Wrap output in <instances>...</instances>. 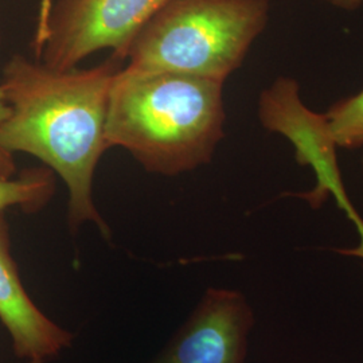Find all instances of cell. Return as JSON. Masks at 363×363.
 <instances>
[{"instance_id":"1","label":"cell","mask_w":363,"mask_h":363,"mask_svg":"<svg viewBox=\"0 0 363 363\" xmlns=\"http://www.w3.org/2000/svg\"><path fill=\"white\" fill-rule=\"evenodd\" d=\"M120 62L112 57L86 70H57L39 60L13 55L0 82L10 106L0 144L11 154L38 157L58 174L69 191V228L76 232L91 222L106 240L111 232L93 201V177L109 148L105 125Z\"/></svg>"},{"instance_id":"2","label":"cell","mask_w":363,"mask_h":363,"mask_svg":"<svg viewBox=\"0 0 363 363\" xmlns=\"http://www.w3.org/2000/svg\"><path fill=\"white\" fill-rule=\"evenodd\" d=\"M223 84L172 72L121 67L113 79L105 139L144 169L177 175L210 162L223 138Z\"/></svg>"},{"instance_id":"3","label":"cell","mask_w":363,"mask_h":363,"mask_svg":"<svg viewBox=\"0 0 363 363\" xmlns=\"http://www.w3.org/2000/svg\"><path fill=\"white\" fill-rule=\"evenodd\" d=\"M268 0H171L130 43L124 67L225 82L267 26Z\"/></svg>"},{"instance_id":"4","label":"cell","mask_w":363,"mask_h":363,"mask_svg":"<svg viewBox=\"0 0 363 363\" xmlns=\"http://www.w3.org/2000/svg\"><path fill=\"white\" fill-rule=\"evenodd\" d=\"M171 0H61L52 6L39 60L57 70L112 49L124 61L130 43Z\"/></svg>"},{"instance_id":"5","label":"cell","mask_w":363,"mask_h":363,"mask_svg":"<svg viewBox=\"0 0 363 363\" xmlns=\"http://www.w3.org/2000/svg\"><path fill=\"white\" fill-rule=\"evenodd\" d=\"M259 116L267 130L281 133L292 143L301 166L313 169L316 187L306 195L320 205L333 195L339 208L350 218L357 213L345 190L337 160V145L328 128L325 113H316L303 104L298 84L292 78H279L261 93Z\"/></svg>"},{"instance_id":"6","label":"cell","mask_w":363,"mask_h":363,"mask_svg":"<svg viewBox=\"0 0 363 363\" xmlns=\"http://www.w3.org/2000/svg\"><path fill=\"white\" fill-rule=\"evenodd\" d=\"M256 325L247 296L233 288H208L163 349L147 363H247Z\"/></svg>"},{"instance_id":"7","label":"cell","mask_w":363,"mask_h":363,"mask_svg":"<svg viewBox=\"0 0 363 363\" xmlns=\"http://www.w3.org/2000/svg\"><path fill=\"white\" fill-rule=\"evenodd\" d=\"M0 322L11 337L13 354L31 363H48L73 345L74 334L39 310L22 284L11 255L4 211H0Z\"/></svg>"},{"instance_id":"8","label":"cell","mask_w":363,"mask_h":363,"mask_svg":"<svg viewBox=\"0 0 363 363\" xmlns=\"http://www.w3.org/2000/svg\"><path fill=\"white\" fill-rule=\"evenodd\" d=\"M55 190L50 169L23 171L18 178H0V211L19 206L26 213H35L48 205Z\"/></svg>"},{"instance_id":"9","label":"cell","mask_w":363,"mask_h":363,"mask_svg":"<svg viewBox=\"0 0 363 363\" xmlns=\"http://www.w3.org/2000/svg\"><path fill=\"white\" fill-rule=\"evenodd\" d=\"M328 128L340 148L363 145V89L349 99L340 100L325 113Z\"/></svg>"},{"instance_id":"10","label":"cell","mask_w":363,"mask_h":363,"mask_svg":"<svg viewBox=\"0 0 363 363\" xmlns=\"http://www.w3.org/2000/svg\"><path fill=\"white\" fill-rule=\"evenodd\" d=\"M10 115V106L7 104L6 96L0 88V130L7 117ZM16 171L15 167V160H13V154L9 152L1 144H0V178L9 179L13 178V174Z\"/></svg>"},{"instance_id":"11","label":"cell","mask_w":363,"mask_h":363,"mask_svg":"<svg viewBox=\"0 0 363 363\" xmlns=\"http://www.w3.org/2000/svg\"><path fill=\"white\" fill-rule=\"evenodd\" d=\"M52 10V0H42L40 11H39L37 34H35V38H34V50H35L37 58L40 57V52H42L43 40H45V35H46V28H48V22H49Z\"/></svg>"},{"instance_id":"12","label":"cell","mask_w":363,"mask_h":363,"mask_svg":"<svg viewBox=\"0 0 363 363\" xmlns=\"http://www.w3.org/2000/svg\"><path fill=\"white\" fill-rule=\"evenodd\" d=\"M351 222L355 225L357 232L359 234V244L355 247L351 249H342L339 250L342 255L345 256H351V257H357V259H363V220L359 214H355L354 217H351Z\"/></svg>"},{"instance_id":"13","label":"cell","mask_w":363,"mask_h":363,"mask_svg":"<svg viewBox=\"0 0 363 363\" xmlns=\"http://www.w3.org/2000/svg\"><path fill=\"white\" fill-rule=\"evenodd\" d=\"M325 1L334 7L342 9V10H349V11L355 10L363 4V0H325Z\"/></svg>"},{"instance_id":"14","label":"cell","mask_w":363,"mask_h":363,"mask_svg":"<svg viewBox=\"0 0 363 363\" xmlns=\"http://www.w3.org/2000/svg\"><path fill=\"white\" fill-rule=\"evenodd\" d=\"M0 39H1V37H0Z\"/></svg>"},{"instance_id":"15","label":"cell","mask_w":363,"mask_h":363,"mask_svg":"<svg viewBox=\"0 0 363 363\" xmlns=\"http://www.w3.org/2000/svg\"><path fill=\"white\" fill-rule=\"evenodd\" d=\"M27 363H31V362H27Z\"/></svg>"},{"instance_id":"16","label":"cell","mask_w":363,"mask_h":363,"mask_svg":"<svg viewBox=\"0 0 363 363\" xmlns=\"http://www.w3.org/2000/svg\"><path fill=\"white\" fill-rule=\"evenodd\" d=\"M362 163H363V162H362Z\"/></svg>"}]
</instances>
